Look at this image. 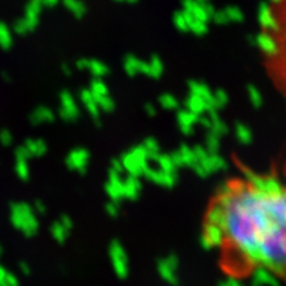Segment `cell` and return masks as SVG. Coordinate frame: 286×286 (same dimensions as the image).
<instances>
[{
	"mask_svg": "<svg viewBox=\"0 0 286 286\" xmlns=\"http://www.w3.org/2000/svg\"><path fill=\"white\" fill-rule=\"evenodd\" d=\"M5 274H7V270H5L4 268H3V266L0 265V281H1L3 278H4Z\"/></svg>",
	"mask_w": 286,
	"mask_h": 286,
	"instance_id": "91938a15",
	"label": "cell"
},
{
	"mask_svg": "<svg viewBox=\"0 0 286 286\" xmlns=\"http://www.w3.org/2000/svg\"><path fill=\"white\" fill-rule=\"evenodd\" d=\"M126 1H129V3H135V1H138V0H126Z\"/></svg>",
	"mask_w": 286,
	"mask_h": 286,
	"instance_id": "be15d7a7",
	"label": "cell"
},
{
	"mask_svg": "<svg viewBox=\"0 0 286 286\" xmlns=\"http://www.w3.org/2000/svg\"><path fill=\"white\" fill-rule=\"evenodd\" d=\"M198 123H200L202 125V127H204L206 130H208L210 131V129H211V119H210V117L208 115H199V118H198Z\"/></svg>",
	"mask_w": 286,
	"mask_h": 286,
	"instance_id": "816d5d0a",
	"label": "cell"
},
{
	"mask_svg": "<svg viewBox=\"0 0 286 286\" xmlns=\"http://www.w3.org/2000/svg\"><path fill=\"white\" fill-rule=\"evenodd\" d=\"M15 172L17 177L23 181H28L31 177V171H29V165L27 161H16L15 163Z\"/></svg>",
	"mask_w": 286,
	"mask_h": 286,
	"instance_id": "ab89813d",
	"label": "cell"
},
{
	"mask_svg": "<svg viewBox=\"0 0 286 286\" xmlns=\"http://www.w3.org/2000/svg\"><path fill=\"white\" fill-rule=\"evenodd\" d=\"M220 146H222V141L220 138L214 135V134L208 133L206 138V145H204V149L210 155H215V154H219L220 151Z\"/></svg>",
	"mask_w": 286,
	"mask_h": 286,
	"instance_id": "836d02e7",
	"label": "cell"
},
{
	"mask_svg": "<svg viewBox=\"0 0 286 286\" xmlns=\"http://www.w3.org/2000/svg\"><path fill=\"white\" fill-rule=\"evenodd\" d=\"M96 102H97L98 108L101 112H106V113H112L115 110V101H114V98L108 94V96H104V97L96 98Z\"/></svg>",
	"mask_w": 286,
	"mask_h": 286,
	"instance_id": "74e56055",
	"label": "cell"
},
{
	"mask_svg": "<svg viewBox=\"0 0 286 286\" xmlns=\"http://www.w3.org/2000/svg\"><path fill=\"white\" fill-rule=\"evenodd\" d=\"M224 12L227 13L229 23H242V21L245 20V15H244V12H242L238 7H236V5H229V7H227V8H224Z\"/></svg>",
	"mask_w": 286,
	"mask_h": 286,
	"instance_id": "8d00e7d4",
	"label": "cell"
},
{
	"mask_svg": "<svg viewBox=\"0 0 286 286\" xmlns=\"http://www.w3.org/2000/svg\"><path fill=\"white\" fill-rule=\"evenodd\" d=\"M211 20L218 25L229 24V20H228V16H227V13L224 12V9H219V11L216 9L214 15H212V17H211Z\"/></svg>",
	"mask_w": 286,
	"mask_h": 286,
	"instance_id": "7bdbcfd3",
	"label": "cell"
},
{
	"mask_svg": "<svg viewBox=\"0 0 286 286\" xmlns=\"http://www.w3.org/2000/svg\"><path fill=\"white\" fill-rule=\"evenodd\" d=\"M15 158H16V161H27L28 162L32 157L29 155L28 150L25 149L24 145H23V146H19V147H16V150H15Z\"/></svg>",
	"mask_w": 286,
	"mask_h": 286,
	"instance_id": "7dc6e473",
	"label": "cell"
},
{
	"mask_svg": "<svg viewBox=\"0 0 286 286\" xmlns=\"http://www.w3.org/2000/svg\"><path fill=\"white\" fill-rule=\"evenodd\" d=\"M159 105L162 106V109L165 110H179V101L173 94L170 93H163L162 96H159Z\"/></svg>",
	"mask_w": 286,
	"mask_h": 286,
	"instance_id": "1f68e13d",
	"label": "cell"
},
{
	"mask_svg": "<svg viewBox=\"0 0 286 286\" xmlns=\"http://www.w3.org/2000/svg\"><path fill=\"white\" fill-rule=\"evenodd\" d=\"M184 106L185 110H188L195 115H203V114L207 113V102L202 97L195 96V94L188 93V96L184 101Z\"/></svg>",
	"mask_w": 286,
	"mask_h": 286,
	"instance_id": "ffe728a7",
	"label": "cell"
},
{
	"mask_svg": "<svg viewBox=\"0 0 286 286\" xmlns=\"http://www.w3.org/2000/svg\"><path fill=\"white\" fill-rule=\"evenodd\" d=\"M58 220H60V222L62 223V224L66 227V228H69V229L72 230V228H73V226H74V224H73V220L70 219V216H68V215H61Z\"/></svg>",
	"mask_w": 286,
	"mask_h": 286,
	"instance_id": "f5cc1de1",
	"label": "cell"
},
{
	"mask_svg": "<svg viewBox=\"0 0 286 286\" xmlns=\"http://www.w3.org/2000/svg\"><path fill=\"white\" fill-rule=\"evenodd\" d=\"M89 60L90 58H78V60L76 61V68L78 69V70H85V69H88L89 66Z\"/></svg>",
	"mask_w": 286,
	"mask_h": 286,
	"instance_id": "db71d44e",
	"label": "cell"
},
{
	"mask_svg": "<svg viewBox=\"0 0 286 286\" xmlns=\"http://www.w3.org/2000/svg\"><path fill=\"white\" fill-rule=\"evenodd\" d=\"M207 115L210 117L211 123H212L208 133L214 134V135H216V137H219V138L224 137V135L228 134L229 127H228V125H227L226 122L223 121L222 118H220L219 112H210V113H207Z\"/></svg>",
	"mask_w": 286,
	"mask_h": 286,
	"instance_id": "7402d4cb",
	"label": "cell"
},
{
	"mask_svg": "<svg viewBox=\"0 0 286 286\" xmlns=\"http://www.w3.org/2000/svg\"><path fill=\"white\" fill-rule=\"evenodd\" d=\"M80 101L82 102L88 110V113L90 114V117L94 119V122H97V125L101 123V110L98 108L97 102L93 97L92 92L89 89H82L80 92Z\"/></svg>",
	"mask_w": 286,
	"mask_h": 286,
	"instance_id": "2e32d148",
	"label": "cell"
},
{
	"mask_svg": "<svg viewBox=\"0 0 286 286\" xmlns=\"http://www.w3.org/2000/svg\"><path fill=\"white\" fill-rule=\"evenodd\" d=\"M199 115H195L191 112L185 109L177 110L176 113V122L177 127L184 135H191L194 133V126L198 123Z\"/></svg>",
	"mask_w": 286,
	"mask_h": 286,
	"instance_id": "5bb4252c",
	"label": "cell"
},
{
	"mask_svg": "<svg viewBox=\"0 0 286 286\" xmlns=\"http://www.w3.org/2000/svg\"><path fill=\"white\" fill-rule=\"evenodd\" d=\"M219 286H244V285H242L241 282L238 281L237 278L228 277V278H226L223 282H220V285Z\"/></svg>",
	"mask_w": 286,
	"mask_h": 286,
	"instance_id": "f907efd6",
	"label": "cell"
},
{
	"mask_svg": "<svg viewBox=\"0 0 286 286\" xmlns=\"http://www.w3.org/2000/svg\"><path fill=\"white\" fill-rule=\"evenodd\" d=\"M62 4L76 19H82L88 12L86 5L81 0H62Z\"/></svg>",
	"mask_w": 286,
	"mask_h": 286,
	"instance_id": "4316f807",
	"label": "cell"
},
{
	"mask_svg": "<svg viewBox=\"0 0 286 286\" xmlns=\"http://www.w3.org/2000/svg\"><path fill=\"white\" fill-rule=\"evenodd\" d=\"M229 101V97H228V93L224 90V89H216L214 92V106L215 110H222L224 109Z\"/></svg>",
	"mask_w": 286,
	"mask_h": 286,
	"instance_id": "e575fe53",
	"label": "cell"
},
{
	"mask_svg": "<svg viewBox=\"0 0 286 286\" xmlns=\"http://www.w3.org/2000/svg\"><path fill=\"white\" fill-rule=\"evenodd\" d=\"M234 135H236V139H237L241 145H249L250 142L253 141V133H252V130L246 125L241 123V122H237V123L234 125Z\"/></svg>",
	"mask_w": 286,
	"mask_h": 286,
	"instance_id": "f1b7e54d",
	"label": "cell"
},
{
	"mask_svg": "<svg viewBox=\"0 0 286 286\" xmlns=\"http://www.w3.org/2000/svg\"><path fill=\"white\" fill-rule=\"evenodd\" d=\"M0 143L4 147H9L13 143V135L8 129L0 130Z\"/></svg>",
	"mask_w": 286,
	"mask_h": 286,
	"instance_id": "ee69618b",
	"label": "cell"
},
{
	"mask_svg": "<svg viewBox=\"0 0 286 286\" xmlns=\"http://www.w3.org/2000/svg\"><path fill=\"white\" fill-rule=\"evenodd\" d=\"M119 159L122 162L123 170L129 173L130 176H143L145 170L150 165L149 154L142 145L134 146L133 149H130L129 151L122 154V157Z\"/></svg>",
	"mask_w": 286,
	"mask_h": 286,
	"instance_id": "3957f363",
	"label": "cell"
},
{
	"mask_svg": "<svg viewBox=\"0 0 286 286\" xmlns=\"http://www.w3.org/2000/svg\"><path fill=\"white\" fill-rule=\"evenodd\" d=\"M244 180L219 189V227L242 261L286 276V187L278 177L249 170Z\"/></svg>",
	"mask_w": 286,
	"mask_h": 286,
	"instance_id": "6da1fadb",
	"label": "cell"
},
{
	"mask_svg": "<svg viewBox=\"0 0 286 286\" xmlns=\"http://www.w3.org/2000/svg\"><path fill=\"white\" fill-rule=\"evenodd\" d=\"M89 162H90V153L88 149L77 147L73 149L65 158V165L70 171L78 173H85L88 170Z\"/></svg>",
	"mask_w": 286,
	"mask_h": 286,
	"instance_id": "5b68a950",
	"label": "cell"
},
{
	"mask_svg": "<svg viewBox=\"0 0 286 286\" xmlns=\"http://www.w3.org/2000/svg\"><path fill=\"white\" fill-rule=\"evenodd\" d=\"M141 58H138L133 53H127L123 57V70L129 77H135L141 74Z\"/></svg>",
	"mask_w": 286,
	"mask_h": 286,
	"instance_id": "cb8c5ba5",
	"label": "cell"
},
{
	"mask_svg": "<svg viewBox=\"0 0 286 286\" xmlns=\"http://www.w3.org/2000/svg\"><path fill=\"white\" fill-rule=\"evenodd\" d=\"M33 211H35V214L36 215H45L47 214V206L44 204V202H41V200H36L35 204H33Z\"/></svg>",
	"mask_w": 286,
	"mask_h": 286,
	"instance_id": "681fc988",
	"label": "cell"
},
{
	"mask_svg": "<svg viewBox=\"0 0 286 286\" xmlns=\"http://www.w3.org/2000/svg\"><path fill=\"white\" fill-rule=\"evenodd\" d=\"M69 233H70V229L66 228L60 220H56V222L51 226V234H52V237L55 238L57 242H60V244H64V242L66 241V238L69 237Z\"/></svg>",
	"mask_w": 286,
	"mask_h": 286,
	"instance_id": "f546056e",
	"label": "cell"
},
{
	"mask_svg": "<svg viewBox=\"0 0 286 286\" xmlns=\"http://www.w3.org/2000/svg\"><path fill=\"white\" fill-rule=\"evenodd\" d=\"M143 176L154 184L162 185L166 188H172L177 183V172H163L155 166L149 165L143 172Z\"/></svg>",
	"mask_w": 286,
	"mask_h": 286,
	"instance_id": "52a82bcc",
	"label": "cell"
},
{
	"mask_svg": "<svg viewBox=\"0 0 286 286\" xmlns=\"http://www.w3.org/2000/svg\"><path fill=\"white\" fill-rule=\"evenodd\" d=\"M1 256H3V245L0 244V257H1Z\"/></svg>",
	"mask_w": 286,
	"mask_h": 286,
	"instance_id": "6125c7cd",
	"label": "cell"
},
{
	"mask_svg": "<svg viewBox=\"0 0 286 286\" xmlns=\"http://www.w3.org/2000/svg\"><path fill=\"white\" fill-rule=\"evenodd\" d=\"M188 90L189 94L199 96V97H202L207 102V113L218 112V110H215L214 106V92L211 90L208 85L204 84V82H200V81L191 80L188 81Z\"/></svg>",
	"mask_w": 286,
	"mask_h": 286,
	"instance_id": "8fae6325",
	"label": "cell"
},
{
	"mask_svg": "<svg viewBox=\"0 0 286 286\" xmlns=\"http://www.w3.org/2000/svg\"><path fill=\"white\" fill-rule=\"evenodd\" d=\"M109 257L113 269L119 278H126L129 274V256L125 248L117 240L112 241L109 245Z\"/></svg>",
	"mask_w": 286,
	"mask_h": 286,
	"instance_id": "277c9868",
	"label": "cell"
},
{
	"mask_svg": "<svg viewBox=\"0 0 286 286\" xmlns=\"http://www.w3.org/2000/svg\"><path fill=\"white\" fill-rule=\"evenodd\" d=\"M60 117L66 122L76 121L80 117V109L77 105L74 96L68 90L60 93V108H58Z\"/></svg>",
	"mask_w": 286,
	"mask_h": 286,
	"instance_id": "8992f818",
	"label": "cell"
},
{
	"mask_svg": "<svg viewBox=\"0 0 286 286\" xmlns=\"http://www.w3.org/2000/svg\"><path fill=\"white\" fill-rule=\"evenodd\" d=\"M177 153L180 155L181 158V163H183V167H192L194 165L198 163L196 161V157L194 154V149L191 146L185 145V143H181L180 147L177 149Z\"/></svg>",
	"mask_w": 286,
	"mask_h": 286,
	"instance_id": "83f0119b",
	"label": "cell"
},
{
	"mask_svg": "<svg viewBox=\"0 0 286 286\" xmlns=\"http://www.w3.org/2000/svg\"><path fill=\"white\" fill-rule=\"evenodd\" d=\"M224 241H226V238H224V232H223L222 227L216 226V224H211V223H206L202 238H200L203 248L214 249V248L222 246Z\"/></svg>",
	"mask_w": 286,
	"mask_h": 286,
	"instance_id": "ba28073f",
	"label": "cell"
},
{
	"mask_svg": "<svg viewBox=\"0 0 286 286\" xmlns=\"http://www.w3.org/2000/svg\"><path fill=\"white\" fill-rule=\"evenodd\" d=\"M24 147L28 150L29 155L32 158H40L44 157L47 151H48V146H47V142L41 138H37V139H33V138H29L24 142Z\"/></svg>",
	"mask_w": 286,
	"mask_h": 286,
	"instance_id": "44dd1931",
	"label": "cell"
},
{
	"mask_svg": "<svg viewBox=\"0 0 286 286\" xmlns=\"http://www.w3.org/2000/svg\"><path fill=\"white\" fill-rule=\"evenodd\" d=\"M13 43V35L11 32V29L5 23L0 21V48L1 49H9L12 47Z\"/></svg>",
	"mask_w": 286,
	"mask_h": 286,
	"instance_id": "4dcf8cb0",
	"label": "cell"
},
{
	"mask_svg": "<svg viewBox=\"0 0 286 286\" xmlns=\"http://www.w3.org/2000/svg\"><path fill=\"white\" fill-rule=\"evenodd\" d=\"M41 8H43V4H41L40 0H31L27 4V7H25L24 17L21 20L24 21V24L27 25L29 32H33L37 25H39Z\"/></svg>",
	"mask_w": 286,
	"mask_h": 286,
	"instance_id": "7c38bea8",
	"label": "cell"
},
{
	"mask_svg": "<svg viewBox=\"0 0 286 286\" xmlns=\"http://www.w3.org/2000/svg\"><path fill=\"white\" fill-rule=\"evenodd\" d=\"M41 4L45 5V7H55L58 3V0H40Z\"/></svg>",
	"mask_w": 286,
	"mask_h": 286,
	"instance_id": "6f0895ef",
	"label": "cell"
},
{
	"mask_svg": "<svg viewBox=\"0 0 286 286\" xmlns=\"http://www.w3.org/2000/svg\"><path fill=\"white\" fill-rule=\"evenodd\" d=\"M29 121L35 126L49 123L55 121V114L48 106H37L32 110V113L29 114Z\"/></svg>",
	"mask_w": 286,
	"mask_h": 286,
	"instance_id": "d6986e66",
	"label": "cell"
},
{
	"mask_svg": "<svg viewBox=\"0 0 286 286\" xmlns=\"http://www.w3.org/2000/svg\"><path fill=\"white\" fill-rule=\"evenodd\" d=\"M145 110L149 117H155V115H157V108H155L153 104H146Z\"/></svg>",
	"mask_w": 286,
	"mask_h": 286,
	"instance_id": "11a10c76",
	"label": "cell"
},
{
	"mask_svg": "<svg viewBox=\"0 0 286 286\" xmlns=\"http://www.w3.org/2000/svg\"><path fill=\"white\" fill-rule=\"evenodd\" d=\"M119 204H121V203L112 202V200L106 203V206H105L106 214L109 215V216H112V218H117L118 215H119V212H121Z\"/></svg>",
	"mask_w": 286,
	"mask_h": 286,
	"instance_id": "f6af8a7d",
	"label": "cell"
},
{
	"mask_svg": "<svg viewBox=\"0 0 286 286\" xmlns=\"http://www.w3.org/2000/svg\"><path fill=\"white\" fill-rule=\"evenodd\" d=\"M0 286H19V280L15 274L7 272L4 278L0 281Z\"/></svg>",
	"mask_w": 286,
	"mask_h": 286,
	"instance_id": "bcb514c9",
	"label": "cell"
},
{
	"mask_svg": "<svg viewBox=\"0 0 286 286\" xmlns=\"http://www.w3.org/2000/svg\"><path fill=\"white\" fill-rule=\"evenodd\" d=\"M254 44L268 56H274L278 53L277 41L274 40L269 33H258L257 36L254 37Z\"/></svg>",
	"mask_w": 286,
	"mask_h": 286,
	"instance_id": "ac0fdd59",
	"label": "cell"
},
{
	"mask_svg": "<svg viewBox=\"0 0 286 286\" xmlns=\"http://www.w3.org/2000/svg\"><path fill=\"white\" fill-rule=\"evenodd\" d=\"M177 268H179V260L175 254H169L167 257L162 258L161 261L158 262V272L161 274V277L171 285H176L179 281Z\"/></svg>",
	"mask_w": 286,
	"mask_h": 286,
	"instance_id": "30bf717a",
	"label": "cell"
},
{
	"mask_svg": "<svg viewBox=\"0 0 286 286\" xmlns=\"http://www.w3.org/2000/svg\"><path fill=\"white\" fill-rule=\"evenodd\" d=\"M172 23H173V25H175V28H176L179 32H181V33L189 32L188 23H187V20H185L184 15H183L181 11H176V12L173 13Z\"/></svg>",
	"mask_w": 286,
	"mask_h": 286,
	"instance_id": "b9f144b4",
	"label": "cell"
},
{
	"mask_svg": "<svg viewBox=\"0 0 286 286\" xmlns=\"http://www.w3.org/2000/svg\"><path fill=\"white\" fill-rule=\"evenodd\" d=\"M19 268H20V270L25 274V276H28V274L31 273V268H29V265L27 262H20V266H19Z\"/></svg>",
	"mask_w": 286,
	"mask_h": 286,
	"instance_id": "9f6ffc18",
	"label": "cell"
},
{
	"mask_svg": "<svg viewBox=\"0 0 286 286\" xmlns=\"http://www.w3.org/2000/svg\"><path fill=\"white\" fill-rule=\"evenodd\" d=\"M115 1H123V0H115Z\"/></svg>",
	"mask_w": 286,
	"mask_h": 286,
	"instance_id": "e7e4bbea",
	"label": "cell"
},
{
	"mask_svg": "<svg viewBox=\"0 0 286 286\" xmlns=\"http://www.w3.org/2000/svg\"><path fill=\"white\" fill-rule=\"evenodd\" d=\"M200 165L204 167V170L207 171L208 175H212V173L216 172H226L229 165H228V162L227 159L222 157V155H219V154H215V155H207L206 159H203L202 162H199Z\"/></svg>",
	"mask_w": 286,
	"mask_h": 286,
	"instance_id": "4fadbf2b",
	"label": "cell"
},
{
	"mask_svg": "<svg viewBox=\"0 0 286 286\" xmlns=\"http://www.w3.org/2000/svg\"><path fill=\"white\" fill-rule=\"evenodd\" d=\"M9 220L25 237H32L39 230V219L32 206L25 202H15L9 207Z\"/></svg>",
	"mask_w": 286,
	"mask_h": 286,
	"instance_id": "7a4b0ae2",
	"label": "cell"
},
{
	"mask_svg": "<svg viewBox=\"0 0 286 286\" xmlns=\"http://www.w3.org/2000/svg\"><path fill=\"white\" fill-rule=\"evenodd\" d=\"M257 17L262 28L268 29V31H276V29L278 28L277 19L274 17L270 5L268 4V3H265V1L258 5Z\"/></svg>",
	"mask_w": 286,
	"mask_h": 286,
	"instance_id": "9a60e30c",
	"label": "cell"
},
{
	"mask_svg": "<svg viewBox=\"0 0 286 286\" xmlns=\"http://www.w3.org/2000/svg\"><path fill=\"white\" fill-rule=\"evenodd\" d=\"M88 70L92 73L94 78H100V80L110 74V68L101 60H89Z\"/></svg>",
	"mask_w": 286,
	"mask_h": 286,
	"instance_id": "484cf974",
	"label": "cell"
},
{
	"mask_svg": "<svg viewBox=\"0 0 286 286\" xmlns=\"http://www.w3.org/2000/svg\"><path fill=\"white\" fill-rule=\"evenodd\" d=\"M188 29L189 32L194 33L196 36H204L208 32V24L200 20H196L195 17H192L188 23Z\"/></svg>",
	"mask_w": 286,
	"mask_h": 286,
	"instance_id": "d590c367",
	"label": "cell"
},
{
	"mask_svg": "<svg viewBox=\"0 0 286 286\" xmlns=\"http://www.w3.org/2000/svg\"><path fill=\"white\" fill-rule=\"evenodd\" d=\"M142 146L145 147V150L147 151V154H149V161L150 158H153L155 157V155H158V154H161V145H159V142H158L155 138L153 137L146 138L145 141H143V143H142Z\"/></svg>",
	"mask_w": 286,
	"mask_h": 286,
	"instance_id": "f35d334b",
	"label": "cell"
},
{
	"mask_svg": "<svg viewBox=\"0 0 286 286\" xmlns=\"http://www.w3.org/2000/svg\"><path fill=\"white\" fill-rule=\"evenodd\" d=\"M147 66H149V73L147 77L150 78H161L163 72H165V64L163 60L158 55H151L150 58L147 60Z\"/></svg>",
	"mask_w": 286,
	"mask_h": 286,
	"instance_id": "d4e9b609",
	"label": "cell"
},
{
	"mask_svg": "<svg viewBox=\"0 0 286 286\" xmlns=\"http://www.w3.org/2000/svg\"><path fill=\"white\" fill-rule=\"evenodd\" d=\"M105 192L109 196L112 202L121 203V200L125 199L123 192V176L122 173H118L113 170L109 169L108 172V181L105 184Z\"/></svg>",
	"mask_w": 286,
	"mask_h": 286,
	"instance_id": "9c48e42d",
	"label": "cell"
},
{
	"mask_svg": "<svg viewBox=\"0 0 286 286\" xmlns=\"http://www.w3.org/2000/svg\"><path fill=\"white\" fill-rule=\"evenodd\" d=\"M110 170H113L115 172L118 173H123L125 172V170H123V166H122V162L119 158H114L112 163H110Z\"/></svg>",
	"mask_w": 286,
	"mask_h": 286,
	"instance_id": "c3c4849f",
	"label": "cell"
},
{
	"mask_svg": "<svg viewBox=\"0 0 286 286\" xmlns=\"http://www.w3.org/2000/svg\"><path fill=\"white\" fill-rule=\"evenodd\" d=\"M61 68H62V72H64V74L65 76H70V74H72V69L69 68V65L68 64H62V66H61Z\"/></svg>",
	"mask_w": 286,
	"mask_h": 286,
	"instance_id": "680465c9",
	"label": "cell"
},
{
	"mask_svg": "<svg viewBox=\"0 0 286 286\" xmlns=\"http://www.w3.org/2000/svg\"><path fill=\"white\" fill-rule=\"evenodd\" d=\"M123 192H125V199H127V200L134 202V200L139 199L142 192L141 177L130 176V175L123 177Z\"/></svg>",
	"mask_w": 286,
	"mask_h": 286,
	"instance_id": "e0dca14e",
	"label": "cell"
},
{
	"mask_svg": "<svg viewBox=\"0 0 286 286\" xmlns=\"http://www.w3.org/2000/svg\"><path fill=\"white\" fill-rule=\"evenodd\" d=\"M149 162H154L155 167L163 172H177L176 166L173 165L172 158L170 154H158L155 157L150 158Z\"/></svg>",
	"mask_w": 286,
	"mask_h": 286,
	"instance_id": "603a6c76",
	"label": "cell"
},
{
	"mask_svg": "<svg viewBox=\"0 0 286 286\" xmlns=\"http://www.w3.org/2000/svg\"><path fill=\"white\" fill-rule=\"evenodd\" d=\"M195 1L200 5H204V4H207V3H211L210 0H195Z\"/></svg>",
	"mask_w": 286,
	"mask_h": 286,
	"instance_id": "94428289",
	"label": "cell"
},
{
	"mask_svg": "<svg viewBox=\"0 0 286 286\" xmlns=\"http://www.w3.org/2000/svg\"><path fill=\"white\" fill-rule=\"evenodd\" d=\"M89 90L92 92L94 100L109 94V88H108V85H106L102 80H100V78H94V80L92 81Z\"/></svg>",
	"mask_w": 286,
	"mask_h": 286,
	"instance_id": "d6a6232c",
	"label": "cell"
},
{
	"mask_svg": "<svg viewBox=\"0 0 286 286\" xmlns=\"http://www.w3.org/2000/svg\"><path fill=\"white\" fill-rule=\"evenodd\" d=\"M246 93H248V97H249L250 104L253 105V108L258 109L262 105V96L260 90H258L254 85H248L246 88Z\"/></svg>",
	"mask_w": 286,
	"mask_h": 286,
	"instance_id": "60d3db41",
	"label": "cell"
}]
</instances>
